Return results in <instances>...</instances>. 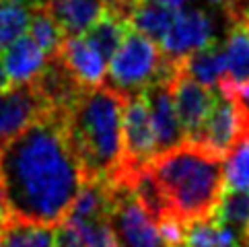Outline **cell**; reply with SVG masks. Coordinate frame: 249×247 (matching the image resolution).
Masks as SVG:
<instances>
[{
	"label": "cell",
	"instance_id": "3",
	"mask_svg": "<svg viewBox=\"0 0 249 247\" xmlns=\"http://www.w3.org/2000/svg\"><path fill=\"white\" fill-rule=\"evenodd\" d=\"M150 171L165 194L169 214L192 225L214 214L225 194L222 159L194 142H183L153 159Z\"/></svg>",
	"mask_w": 249,
	"mask_h": 247
},
{
	"label": "cell",
	"instance_id": "8",
	"mask_svg": "<svg viewBox=\"0 0 249 247\" xmlns=\"http://www.w3.org/2000/svg\"><path fill=\"white\" fill-rule=\"evenodd\" d=\"M50 113L48 103L33 83L15 85L0 93V148L23 134L31 124Z\"/></svg>",
	"mask_w": 249,
	"mask_h": 247
},
{
	"label": "cell",
	"instance_id": "6",
	"mask_svg": "<svg viewBox=\"0 0 249 247\" xmlns=\"http://www.w3.org/2000/svg\"><path fill=\"white\" fill-rule=\"evenodd\" d=\"M109 185L107 223L118 247H165L159 235L157 220L150 216L122 179Z\"/></svg>",
	"mask_w": 249,
	"mask_h": 247
},
{
	"label": "cell",
	"instance_id": "22",
	"mask_svg": "<svg viewBox=\"0 0 249 247\" xmlns=\"http://www.w3.org/2000/svg\"><path fill=\"white\" fill-rule=\"evenodd\" d=\"M54 229L31 223H19L15 218L0 233V247H54Z\"/></svg>",
	"mask_w": 249,
	"mask_h": 247
},
{
	"label": "cell",
	"instance_id": "26",
	"mask_svg": "<svg viewBox=\"0 0 249 247\" xmlns=\"http://www.w3.org/2000/svg\"><path fill=\"white\" fill-rule=\"evenodd\" d=\"M11 223H13V214H11V208H8L4 188H2V183H0V233H2Z\"/></svg>",
	"mask_w": 249,
	"mask_h": 247
},
{
	"label": "cell",
	"instance_id": "16",
	"mask_svg": "<svg viewBox=\"0 0 249 247\" xmlns=\"http://www.w3.org/2000/svg\"><path fill=\"white\" fill-rule=\"evenodd\" d=\"M179 66L196 83L214 91V87H218V83L222 81V76L227 72L225 46H220L218 41L212 39L204 48L192 52L190 56H185L179 62Z\"/></svg>",
	"mask_w": 249,
	"mask_h": 247
},
{
	"label": "cell",
	"instance_id": "10",
	"mask_svg": "<svg viewBox=\"0 0 249 247\" xmlns=\"http://www.w3.org/2000/svg\"><path fill=\"white\" fill-rule=\"evenodd\" d=\"M171 76L159 78L157 83H153L144 93H142L146 103H148L150 120H153V128H155L157 157L173 151V148H177L179 144L185 142L181 122L177 118V109H175V103H173Z\"/></svg>",
	"mask_w": 249,
	"mask_h": 247
},
{
	"label": "cell",
	"instance_id": "13",
	"mask_svg": "<svg viewBox=\"0 0 249 247\" xmlns=\"http://www.w3.org/2000/svg\"><path fill=\"white\" fill-rule=\"evenodd\" d=\"M68 37H78L107 11V0H41Z\"/></svg>",
	"mask_w": 249,
	"mask_h": 247
},
{
	"label": "cell",
	"instance_id": "15",
	"mask_svg": "<svg viewBox=\"0 0 249 247\" xmlns=\"http://www.w3.org/2000/svg\"><path fill=\"white\" fill-rule=\"evenodd\" d=\"M130 29H132V25L126 17L118 11H113V8H107V11L85 31L83 39L103 60H111L115 56V52H118L120 46L124 43V39H126Z\"/></svg>",
	"mask_w": 249,
	"mask_h": 247
},
{
	"label": "cell",
	"instance_id": "5",
	"mask_svg": "<svg viewBox=\"0 0 249 247\" xmlns=\"http://www.w3.org/2000/svg\"><path fill=\"white\" fill-rule=\"evenodd\" d=\"M249 136V107L233 85L227 81L218 83L214 103L192 142L216 157H227L233 148Z\"/></svg>",
	"mask_w": 249,
	"mask_h": 247
},
{
	"label": "cell",
	"instance_id": "2",
	"mask_svg": "<svg viewBox=\"0 0 249 247\" xmlns=\"http://www.w3.org/2000/svg\"><path fill=\"white\" fill-rule=\"evenodd\" d=\"M66 130L85 181H111L124 163V97L107 85L85 89L66 113Z\"/></svg>",
	"mask_w": 249,
	"mask_h": 247
},
{
	"label": "cell",
	"instance_id": "9",
	"mask_svg": "<svg viewBox=\"0 0 249 247\" xmlns=\"http://www.w3.org/2000/svg\"><path fill=\"white\" fill-rule=\"evenodd\" d=\"M171 93H173V103L177 109V118H179L183 134H185V142H192L198 136V132L202 130L204 122H206L208 113L212 109L214 91L196 83L177 64L175 74L171 76Z\"/></svg>",
	"mask_w": 249,
	"mask_h": 247
},
{
	"label": "cell",
	"instance_id": "7",
	"mask_svg": "<svg viewBox=\"0 0 249 247\" xmlns=\"http://www.w3.org/2000/svg\"><path fill=\"white\" fill-rule=\"evenodd\" d=\"M155 157V128L144 95L124 97V163L120 173L148 167Z\"/></svg>",
	"mask_w": 249,
	"mask_h": 247
},
{
	"label": "cell",
	"instance_id": "20",
	"mask_svg": "<svg viewBox=\"0 0 249 247\" xmlns=\"http://www.w3.org/2000/svg\"><path fill=\"white\" fill-rule=\"evenodd\" d=\"M212 220L218 227L231 229L235 235L241 237L249 231V192L227 190L212 214Z\"/></svg>",
	"mask_w": 249,
	"mask_h": 247
},
{
	"label": "cell",
	"instance_id": "14",
	"mask_svg": "<svg viewBox=\"0 0 249 247\" xmlns=\"http://www.w3.org/2000/svg\"><path fill=\"white\" fill-rule=\"evenodd\" d=\"M48 64V58L41 54L29 35H23L13 41L2 52V66L8 76V81L15 85H29L37 78Z\"/></svg>",
	"mask_w": 249,
	"mask_h": 247
},
{
	"label": "cell",
	"instance_id": "28",
	"mask_svg": "<svg viewBox=\"0 0 249 247\" xmlns=\"http://www.w3.org/2000/svg\"><path fill=\"white\" fill-rule=\"evenodd\" d=\"M8 83H11V81H8V76L4 72V66H2V62H0V93L8 89Z\"/></svg>",
	"mask_w": 249,
	"mask_h": 247
},
{
	"label": "cell",
	"instance_id": "29",
	"mask_svg": "<svg viewBox=\"0 0 249 247\" xmlns=\"http://www.w3.org/2000/svg\"><path fill=\"white\" fill-rule=\"evenodd\" d=\"M239 93H241V97H243V99H245V103L249 105V83L247 85H243V87H239V89H237Z\"/></svg>",
	"mask_w": 249,
	"mask_h": 247
},
{
	"label": "cell",
	"instance_id": "4",
	"mask_svg": "<svg viewBox=\"0 0 249 247\" xmlns=\"http://www.w3.org/2000/svg\"><path fill=\"white\" fill-rule=\"evenodd\" d=\"M179 62H171L163 56L159 43L130 29L126 39L109 60L107 85L122 97L144 93L153 83L163 76H171Z\"/></svg>",
	"mask_w": 249,
	"mask_h": 247
},
{
	"label": "cell",
	"instance_id": "24",
	"mask_svg": "<svg viewBox=\"0 0 249 247\" xmlns=\"http://www.w3.org/2000/svg\"><path fill=\"white\" fill-rule=\"evenodd\" d=\"M225 188L249 192V136L225 157Z\"/></svg>",
	"mask_w": 249,
	"mask_h": 247
},
{
	"label": "cell",
	"instance_id": "17",
	"mask_svg": "<svg viewBox=\"0 0 249 247\" xmlns=\"http://www.w3.org/2000/svg\"><path fill=\"white\" fill-rule=\"evenodd\" d=\"M177 11L165 4L146 2V0H136L130 13V25L132 29L142 33L144 37L153 39L155 43H161L163 37L169 33L171 25L175 23Z\"/></svg>",
	"mask_w": 249,
	"mask_h": 247
},
{
	"label": "cell",
	"instance_id": "30",
	"mask_svg": "<svg viewBox=\"0 0 249 247\" xmlns=\"http://www.w3.org/2000/svg\"><path fill=\"white\" fill-rule=\"evenodd\" d=\"M239 239H241V245H243V247H249V231L243 233L241 237H239Z\"/></svg>",
	"mask_w": 249,
	"mask_h": 247
},
{
	"label": "cell",
	"instance_id": "23",
	"mask_svg": "<svg viewBox=\"0 0 249 247\" xmlns=\"http://www.w3.org/2000/svg\"><path fill=\"white\" fill-rule=\"evenodd\" d=\"M237 235L231 229L218 227L214 220H198L185 229L183 247H235Z\"/></svg>",
	"mask_w": 249,
	"mask_h": 247
},
{
	"label": "cell",
	"instance_id": "25",
	"mask_svg": "<svg viewBox=\"0 0 249 247\" xmlns=\"http://www.w3.org/2000/svg\"><path fill=\"white\" fill-rule=\"evenodd\" d=\"M54 247H87L83 235L78 233V229L74 225H70L68 220H64L56 229V241Z\"/></svg>",
	"mask_w": 249,
	"mask_h": 247
},
{
	"label": "cell",
	"instance_id": "18",
	"mask_svg": "<svg viewBox=\"0 0 249 247\" xmlns=\"http://www.w3.org/2000/svg\"><path fill=\"white\" fill-rule=\"evenodd\" d=\"M227 72L222 81L235 89L249 83V29L243 25H231L229 37L225 41Z\"/></svg>",
	"mask_w": 249,
	"mask_h": 247
},
{
	"label": "cell",
	"instance_id": "19",
	"mask_svg": "<svg viewBox=\"0 0 249 247\" xmlns=\"http://www.w3.org/2000/svg\"><path fill=\"white\" fill-rule=\"evenodd\" d=\"M29 37L37 43L41 54L50 58H56L60 54L62 46L68 35L62 31V27L56 23V19L50 15V11L43 6L41 0L33 2L31 17H29Z\"/></svg>",
	"mask_w": 249,
	"mask_h": 247
},
{
	"label": "cell",
	"instance_id": "1",
	"mask_svg": "<svg viewBox=\"0 0 249 247\" xmlns=\"http://www.w3.org/2000/svg\"><path fill=\"white\" fill-rule=\"evenodd\" d=\"M0 183L19 223L58 227L85 183L66 130V116L46 113L0 148Z\"/></svg>",
	"mask_w": 249,
	"mask_h": 247
},
{
	"label": "cell",
	"instance_id": "11",
	"mask_svg": "<svg viewBox=\"0 0 249 247\" xmlns=\"http://www.w3.org/2000/svg\"><path fill=\"white\" fill-rule=\"evenodd\" d=\"M210 41H212L210 17L204 11H198V8H188V11L177 13L175 23L171 25V29L161 41V52L167 60L181 62L185 56L204 48Z\"/></svg>",
	"mask_w": 249,
	"mask_h": 247
},
{
	"label": "cell",
	"instance_id": "21",
	"mask_svg": "<svg viewBox=\"0 0 249 247\" xmlns=\"http://www.w3.org/2000/svg\"><path fill=\"white\" fill-rule=\"evenodd\" d=\"M33 0H0V50H6L13 41L23 37L29 25Z\"/></svg>",
	"mask_w": 249,
	"mask_h": 247
},
{
	"label": "cell",
	"instance_id": "12",
	"mask_svg": "<svg viewBox=\"0 0 249 247\" xmlns=\"http://www.w3.org/2000/svg\"><path fill=\"white\" fill-rule=\"evenodd\" d=\"M58 58L64 62V66L70 70V74L76 78L83 89H95V87H101L105 83V60L81 35L66 37Z\"/></svg>",
	"mask_w": 249,
	"mask_h": 247
},
{
	"label": "cell",
	"instance_id": "27",
	"mask_svg": "<svg viewBox=\"0 0 249 247\" xmlns=\"http://www.w3.org/2000/svg\"><path fill=\"white\" fill-rule=\"evenodd\" d=\"M134 4H136V0H107V8H113V11L122 13L128 21H130V13H132V6Z\"/></svg>",
	"mask_w": 249,
	"mask_h": 247
}]
</instances>
